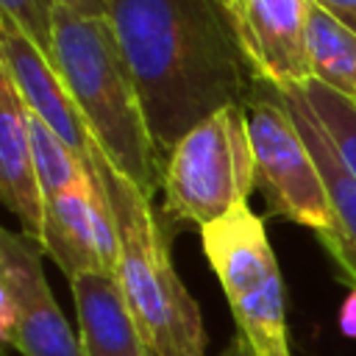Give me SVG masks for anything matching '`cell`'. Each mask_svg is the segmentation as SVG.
Here are the masks:
<instances>
[{
  "label": "cell",
  "mask_w": 356,
  "mask_h": 356,
  "mask_svg": "<svg viewBox=\"0 0 356 356\" xmlns=\"http://www.w3.org/2000/svg\"><path fill=\"white\" fill-rule=\"evenodd\" d=\"M312 3H317L320 8H325L328 14H334L348 28L356 31V0H312Z\"/></svg>",
  "instance_id": "cell-18"
},
{
  "label": "cell",
  "mask_w": 356,
  "mask_h": 356,
  "mask_svg": "<svg viewBox=\"0 0 356 356\" xmlns=\"http://www.w3.org/2000/svg\"><path fill=\"white\" fill-rule=\"evenodd\" d=\"M42 256L28 234L0 231V339L22 356H86L50 292Z\"/></svg>",
  "instance_id": "cell-7"
},
{
  "label": "cell",
  "mask_w": 356,
  "mask_h": 356,
  "mask_svg": "<svg viewBox=\"0 0 356 356\" xmlns=\"http://www.w3.org/2000/svg\"><path fill=\"white\" fill-rule=\"evenodd\" d=\"M281 95H284V103L292 111V117L320 167V175L325 181L331 225L325 231H320L317 239L325 245L342 281H348L350 289H356V178L350 175V170L345 167L334 142L328 139L325 128L320 125L317 114L312 111L303 89L286 86V89H281Z\"/></svg>",
  "instance_id": "cell-11"
},
{
  "label": "cell",
  "mask_w": 356,
  "mask_h": 356,
  "mask_svg": "<svg viewBox=\"0 0 356 356\" xmlns=\"http://www.w3.org/2000/svg\"><path fill=\"white\" fill-rule=\"evenodd\" d=\"M312 0H228L234 39L253 78L278 89L312 81Z\"/></svg>",
  "instance_id": "cell-9"
},
{
  "label": "cell",
  "mask_w": 356,
  "mask_h": 356,
  "mask_svg": "<svg viewBox=\"0 0 356 356\" xmlns=\"http://www.w3.org/2000/svg\"><path fill=\"white\" fill-rule=\"evenodd\" d=\"M220 356H253V353H250V348H248V345H245L239 337H234V342H231V345H228V348H225Z\"/></svg>",
  "instance_id": "cell-21"
},
{
  "label": "cell",
  "mask_w": 356,
  "mask_h": 356,
  "mask_svg": "<svg viewBox=\"0 0 356 356\" xmlns=\"http://www.w3.org/2000/svg\"><path fill=\"white\" fill-rule=\"evenodd\" d=\"M97 170L120 234L117 278L145 350L150 356H206L203 317L172 267L170 239L153 197L120 175L103 153H97Z\"/></svg>",
  "instance_id": "cell-3"
},
{
  "label": "cell",
  "mask_w": 356,
  "mask_h": 356,
  "mask_svg": "<svg viewBox=\"0 0 356 356\" xmlns=\"http://www.w3.org/2000/svg\"><path fill=\"white\" fill-rule=\"evenodd\" d=\"M53 64L106 161L153 197L164 181V159L108 17L81 14L61 0L53 17Z\"/></svg>",
  "instance_id": "cell-2"
},
{
  "label": "cell",
  "mask_w": 356,
  "mask_h": 356,
  "mask_svg": "<svg viewBox=\"0 0 356 356\" xmlns=\"http://www.w3.org/2000/svg\"><path fill=\"white\" fill-rule=\"evenodd\" d=\"M222 3H228V0H222Z\"/></svg>",
  "instance_id": "cell-22"
},
{
  "label": "cell",
  "mask_w": 356,
  "mask_h": 356,
  "mask_svg": "<svg viewBox=\"0 0 356 356\" xmlns=\"http://www.w3.org/2000/svg\"><path fill=\"white\" fill-rule=\"evenodd\" d=\"M203 253L228 298L236 337L253 356H292L286 298L264 220L245 203L200 231Z\"/></svg>",
  "instance_id": "cell-5"
},
{
  "label": "cell",
  "mask_w": 356,
  "mask_h": 356,
  "mask_svg": "<svg viewBox=\"0 0 356 356\" xmlns=\"http://www.w3.org/2000/svg\"><path fill=\"white\" fill-rule=\"evenodd\" d=\"M0 197L6 209L22 222V234H28L42 245L44 195L36 175L31 111L3 67H0Z\"/></svg>",
  "instance_id": "cell-12"
},
{
  "label": "cell",
  "mask_w": 356,
  "mask_h": 356,
  "mask_svg": "<svg viewBox=\"0 0 356 356\" xmlns=\"http://www.w3.org/2000/svg\"><path fill=\"white\" fill-rule=\"evenodd\" d=\"M64 3L89 17H108V0H64Z\"/></svg>",
  "instance_id": "cell-20"
},
{
  "label": "cell",
  "mask_w": 356,
  "mask_h": 356,
  "mask_svg": "<svg viewBox=\"0 0 356 356\" xmlns=\"http://www.w3.org/2000/svg\"><path fill=\"white\" fill-rule=\"evenodd\" d=\"M256 189V156L245 103H231L197 122L164 161V211L203 231Z\"/></svg>",
  "instance_id": "cell-4"
},
{
  "label": "cell",
  "mask_w": 356,
  "mask_h": 356,
  "mask_svg": "<svg viewBox=\"0 0 356 356\" xmlns=\"http://www.w3.org/2000/svg\"><path fill=\"white\" fill-rule=\"evenodd\" d=\"M0 67L11 75L28 111L44 122L89 170L97 161V142L89 134L61 72L8 17H0Z\"/></svg>",
  "instance_id": "cell-10"
},
{
  "label": "cell",
  "mask_w": 356,
  "mask_h": 356,
  "mask_svg": "<svg viewBox=\"0 0 356 356\" xmlns=\"http://www.w3.org/2000/svg\"><path fill=\"white\" fill-rule=\"evenodd\" d=\"M245 106L256 156V189L267 209L314 234L325 231L331 225L325 181L281 89L253 78Z\"/></svg>",
  "instance_id": "cell-6"
},
{
  "label": "cell",
  "mask_w": 356,
  "mask_h": 356,
  "mask_svg": "<svg viewBox=\"0 0 356 356\" xmlns=\"http://www.w3.org/2000/svg\"><path fill=\"white\" fill-rule=\"evenodd\" d=\"M70 286L78 312V337L86 356H150L117 275L86 273L72 278Z\"/></svg>",
  "instance_id": "cell-13"
},
{
  "label": "cell",
  "mask_w": 356,
  "mask_h": 356,
  "mask_svg": "<svg viewBox=\"0 0 356 356\" xmlns=\"http://www.w3.org/2000/svg\"><path fill=\"white\" fill-rule=\"evenodd\" d=\"M108 22L164 161L197 122L250 95L222 0H108Z\"/></svg>",
  "instance_id": "cell-1"
},
{
  "label": "cell",
  "mask_w": 356,
  "mask_h": 356,
  "mask_svg": "<svg viewBox=\"0 0 356 356\" xmlns=\"http://www.w3.org/2000/svg\"><path fill=\"white\" fill-rule=\"evenodd\" d=\"M31 139H33V159L36 175L44 195V203L64 189H72L89 178V167L44 125L31 114Z\"/></svg>",
  "instance_id": "cell-15"
},
{
  "label": "cell",
  "mask_w": 356,
  "mask_h": 356,
  "mask_svg": "<svg viewBox=\"0 0 356 356\" xmlns=\"http://www.w3.org/2000/svg\"><path fill=\"white\" fill-rule=\"evenodd\" d=\"M339 331L348 339H356V289H350L339 306Z\"/></svg>",
  "instance_id": "cell-19"
},
{
  "label": "cell",
  "mask_w": 356,
  "mask_h": 356,
  "mask_svg": "<svg viewBox=\"0 0 356 356\" xmlns=\"http://www.w3.org/2000/svg\"><path fill=\"white\" fill-rule=\"evenodd\" d=\"M312 78L356 103V31L312 3L309 8Z\"/></svg>",
  "instance_id": "cell-14"
},
{
  "label": "cell",
  "mask_w": 356,
  "mask_h": 356,
  "mask_svg": "<svg viewBox=\"0 0 356 356\" xmlns=\"http://www.w3.org/2000/svg\"><path fill=\"white\" fill-rule=\"evenodd\" d=\"M61 0H0L3 17H8L44 56L53 58V17Z\"/></svg>",
  "instance_id": "cell-17"
},
{
  "label": "cell",
  "mask_w": 356,
  "mask_h": 356,
  "mask_svg": "<svg viewBox=\"0 0 356 356\" xmlns=\"http://www.w3.org/2000/svg\"><path fill=\"white\" fill-rule=\"evenodd\" d=\"M42 248L70 281L86 273L117 275L120 234L97 161L83 184L44 203Z\"/></svg>",
  "instance_id": "cell-8"
},
{
  "label": "cell",
  "mask_w": 356,
  "mask_h": 356,
  "mask_svg": "<svg viewBox=\"0 0 356 356\" xmlns=\"http://www.w3.org/2000/svg\"><path fill=\"white\" fill-rule=\"evenodd\" d=\"M300 89H303L312 111L317 114L320 125L325 128L328 139L334 142L337 153L342 156L345 167L356 178V103L314 78L309 83H303Z\"/></svg>",
  "instance_id": "cell-16"
}]
</instances>
